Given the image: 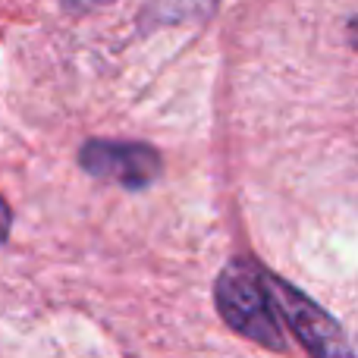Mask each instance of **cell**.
<instances>
[{"mask_svg":"<svg viewBox=\"0 0 358 358\" xmlns=\"http://www.w3.org/2000/svg\"><path fill=\"white\" fill-rule=\"evenodd\" d=\"M217 311L220 317L242 334L245 340L286 352L289 340L283 336V321L277 311V292H273V273L258 267L252 258H236L223 267L214 286Z\"/></svg>","mask_w":358,"mask_h":358,"instance_id":"6da1fadb","label":"cell"},{"mask_svg":"<svg viewBox=\"0 0 358 358\" xmlns=\"http://www.w3.org/2000/svg\"><path fill=\"white\" fill-rule=\"evenodd\" d=\"M273 292H277V311L286 321L289 334L299 340V346L311 355L321 358H349L355 352L352 343L346 340L343 327L321 308L317 302H311L305 292H299L292 283L273 277Z\"/></svg>","mask_w":358,"mask_h":358,"instance_id":"7a4b0ae2","label":"cell"},{"mask_svg":"<svg viewBox=\"0 0 358 358\" xmlns=\"http://www.w3.org/2000/svg\"><path fill=\"white\" fill-rule=\"evenodd\" d=\"M79 164L85 173L117 182L123 189H145L161 176L164 164L151 145L142 142H85L79 151Z\"/></svg>","mask_w":358,"mask_h":358,"instance_id":"3957f363","label":"cell"},{"mask_svg":"<svg viewBox=\"0 0 358 358\" xmlns=\"http://www.w3.org/2000/svg\"><path fill=\"white\" fill-rule=\"evenodd\" d=\"M10 223H13V214H10V208H6V201L0 198V245H3L6 236H10Z\"/></svg>","mask_w":358,"mask_h":358,"instance_id":"277c9868","label":"cell"}]
</instances>
